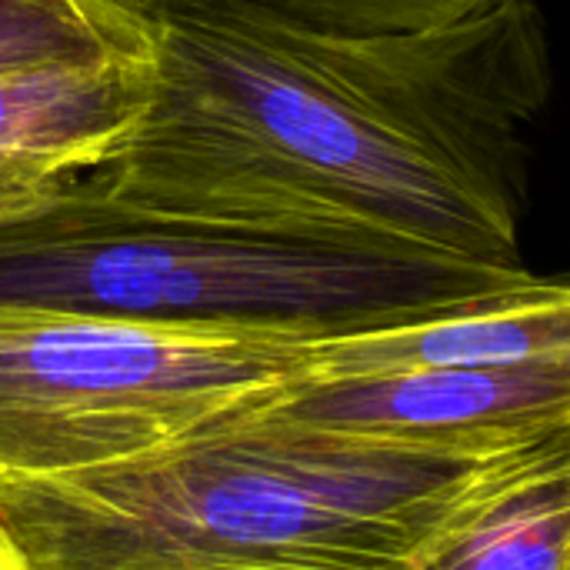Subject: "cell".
Returning <instances> with one entry per match:
<instances>
[{"label":"cell","mask_w":570,"mask_h":570,"mask_svg":"<svg viewBox=\"0 0 570 570\" xmlns=\"http://www.w3.org/2000/svg\"><path fill=\"white\" fill-rule=\"evenodd\" d=\"M431 570H570V471L491 504L431 561Z\"/></svg>","instance_id":"9c48e42d"},{"label":"cell","mask_w":570,"mask_h":570,"mask_svg":"<svg viewBox=\"0 0 570 570\" xmlns=\"http://www.w3.org/2000/svg\"><path fill=\"white\" fill-rule=\"evenodd\" d=\"M311 341L0 304V478L134 461L304 377Z\"/></svg>","instance_id":"277c9868"},{"label":"cell","mask_w":570,"mask_h":570,"mask_svg":"<svg viewBox=\"0 0 570 570\" xmlns=\"http://www.w3.org/2000/svg\"><path fill=\"white\" fill-rule=\"evenodd\" d=\"M150 60L154 17L137 0H0V73Z\"/></svg>","instance_id":"ba28073f"},{"label":"cell","mask_w":570,"mask_h":570,"mask_svg":"<svg viewBox=\"0 0 570 570\" xmlns=\"http://www.w3.org/2000/svg\"><path fill=\"white\" fill-rule=\"evenodd\" d=\"M0 570H30L23 554L17 551V544L10 541V534L3 531V524H0Z\"/></svg>","instance_id":"7c38bea8"},{"label":"cell","mask_w":570,"mask_h":570,"mask_svg":"<svg viewBox=\"0 0 570 570\" xmlns=\"http://www.w3.org/2000/svg\"><path fill=\"white\" fill-rule=\"evenodd\" d=\"M150 67L154 60L0 73V170L57 184L104 164L147 107Z\"/></svg>","instance_id":"52a82bcc"},{"label":"cell","mask_w":570,"mask_h":570,"mask_svg":"<svg viewBox=\"0 0 570 570\" xmlns=\"http://www.w3.org/2000/svg\"><path fill=\"white\" fill-rule=\"evenodd\" d=\"M144 10L200 7L317 37H411L454 27L501 0H137Z\"/></svg>","instance_id":"30bf717a"},{"label":"cell","mask_w":570,"mask_h":570,"mask_svg":"<svg viewBox=\"0 0 570 570\" xmlns=\"http://www.w3.org/2000/svg\"><path fill=\"white\" fill-rule=\"evenodd\" d=\"M424 570H431V564H428V568H424Z\"/></svg>","instance_id":"4fadbf2b"},{"label":"cell","mask_w":570,"mask_h":570,"mask_svg":"<svg viewBox=\"0 0 570 570\" xmlns=\"http://www.w3.org/2000/svg\"><path fill=\"white\" fill-rule=\"evenodd\" d=\"M257 411L394 444L501 451L570 438V361L294 381Z\"/></svg>","instance_id":"5b68a950"},{"label":"cell","mask_w":570,"mask_h":570,"mask_svg":"<svg viewBox=\"0 0 570 570\" xmlns=\"http://www.w3.org/2000/svg\"><path fill=\"white\" fill-rule=\"evenodd\" d=\"M40 187H47V184H37V180H27V177H17V174L0 170V207H3V204H10V200L27 197V194L40 190Z\"/></svg>","instance_id":"8fae6325"},{"label":"cell","mask_w":570,"mask_h":570,"mask_svg":"<svg viewBox=\"0 0 570 570\" xmlns=\"http://www.w3.org/2000/svg\"><path fill=\"white\" fill-rule=\"evenodd\" d=\"M531 361H570V291L564 277H541L524 291L407 324L311 341L304 347L301 381L508 367Z\"/></svg>","instance_id":"8992f818"},{"label":"cell","mask_w":570,"mask_h":570,"mask_svg":"<svg viewBox=\"0 0 570 570\" xmlns=\"http://www.w3.org/2000/svg\"><path fill=\"white\" fill-rule=\"evenodd\" d=\"M257 404L124 464L0 478V524L30 570H424L491 504L570 471V438L417 448Z\"/></svg>","instance_id":"7a4b0ae2"},{"label":"cell","mask_w":570,"mask_h":570,"mask_svg":"<svg viewBox=\"0 0 570 570\" xmlns=\"http://www.w3.org/2000/svg\"><path fill=\"white\" fill-rule=\"evenodd\" d=\"M538 281L524 264L154 214L80 174L0 207V304L23 307L327 341Z\"/></svg>","instance_id":"3957f363"},{"label":"cell","mask_w":570,"mask_h":570,"mask_svg":"<svg viewBox=\"0 0 570 570\" xmlns=\"http://www.w3.org/2000/svg\"><path fill=\"white\" fill-rule=\"evenodd\" d=\"M150 94L80 174L110 200L521 267L551 57L534 0L411 37H317L157 7Z\"/></svg>","instance_id":"6da1fadb"}]
</instances>
